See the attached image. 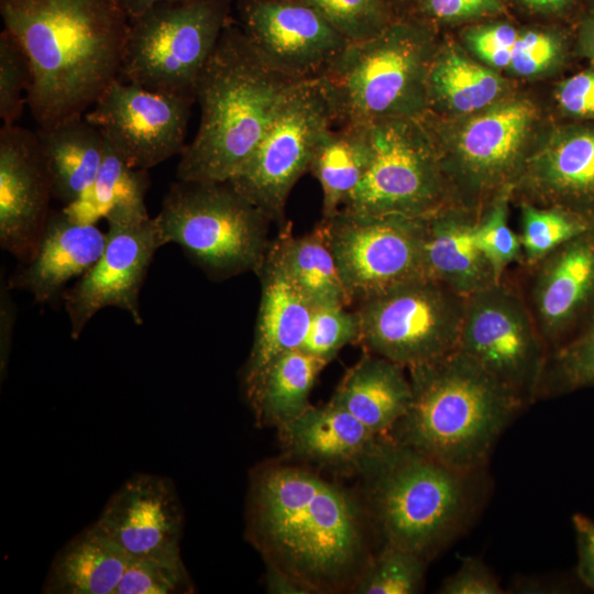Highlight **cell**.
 I'll list each match as a JSON object with an SVG mask.
<instances>
[{"mask_svg": "<svg viewBox=\"0 0 594 594\" xmlns=\"http://www.w3.org/2000/svg\"><path fill=\"white\" fill-rule=\"evenodd\" d=\"M364 515L348 491L314 472L271 465L252 476L246 536L311 593L340 590L370 560Z\"/></svg>", "mask_w": 594, "mask_h": 594, "instance_id": "obj_1", "label": "cell"}, {"mask_svg": "<svg viewBox=\"0 0 594 594\" xmlns=\"http://www.w3.org/2000/svg\"><path fill=\"white\" fill-rule=\"evenodd\" d=\"M0 14L29 61L38 128L85 114L119 77L129 20L111 0H0Z\"/></svg>", "mask_w": 594, "mask_h": 594, "instance_id": "obj_2", "label": "cell"}, {"mask_svg": "<svg viewBox=\"0 0 594 594\" xmlns=\"http://www.w3.org/2000/svg\"><path fill=\"white\" fill-rule=\"evenodd\" d=\"M294 82L270 67L230 20L194 86L200 121L179 154L177 179L229 182L255 151Z\"/></svg>", "mask_w": 594, "mask_h": 594, "instance_id": "obj_3", "label": "cell"}, {"mask_svg": "<svg viewBox=\"0 0 594 594\" xmlns=\"http://www.w3.org/2000/svg\"><path fill=\"white\" fill-rule=\"evenodd\" d=\"M406 370L411 402L388 436L448 466L477 473L525 403L458 349Z\"/></svg>", "mask_w": 594, "mask_h": 594, "instance_id": "obj_4", "label": "cell"}, {"mask_svg": "<svg viewBox=\"0 0 594 594\" xmlns=\"http://www.w3.org/2000/svg\"><path fill=\"white\" fill-rule=\"evenodd\" d=\"M367 510L383 546L430 560L474 510V475L383 436L361 461Z\"/></svg>", "mask_w": 594, "mask_h": 594, "instance_id": "obj_5", "label": "cell"}, {"mask_svg": "<svg viewBox=\"0 0 594 594\" xmlns=\"http://www.w3.org/2000/svg\"><path fill=\"white\" fill-rule=\"evenodd\" d=\"M433 54L431 32L419 20L396 18L378 34L350 42L319 77L334 122L419 118Z\"/></svg>", "mask_w": 594, "mask_h": 594, "instance_id": "obj_6", "label": "cell"}, {"mask_svg": "<svg viewBox=\"0 0 594 594\" xmlns=\"http://www.w3.org/2000/svg\"><path fill=\"white\" fill-rule=\"evenodd\" d=\"M162 244L175 243L209 276L256 272L271 218L227 183L177 180L154 217Z\"/></svg>", "mask_w": 594, "mask_h": 594, "instance_id": "obj_7", "label": "cell"}, {"mask_svg": "<svg viewBox=\"0 0 594 594\" xmlns=\"http://www.w3.org/2000/svg\"><path fill=\"white\" fill-rule=\"evenodd\" d=\"M230 1L163 2L129 20L119 78L153 91L194 95L230 21Z\"/></svg>", "mask_w": 594, "mask_h": 594, "instance_id": "obj_8", "label": "cell"}, {"mask_svg": "<svg viewBox=\"0 0 594 594\" xmlns=\"http://www.w3.org/2000/svg\"><path fill=\"white\" fill-rule=\"evenodd\" d=\"M369 125L372 158L341 210L360 216L427 218L454 204L438 147L419 118Z\"/></svg>", "mask_w": 594, "mask_h": 594, "instance_id": "obj_9", "label": "cell"}, {"mask_svg": "<svg viewBox=\"0 0 594 594\" xmlns=\"http://www.w3.org/2000/svg\"><path fill=\"white\" fill-rule=\"evenodd\" d=\"M465 297L429 277L359 302V341L405 369L439 359L459 344Z\"/></svg>", "mask_w": 594, "mask_h": 594, "instance_id": "obj_10", "label": "cell"}, {"mask_svg": "<svg viewBox=\"0 0 594 594\" xmlns=\"http://www.w3.org/2000/svg\"><path fill=\"white\" fill-rule=\"evenodd\" d=\"M334 117L319 80L294 82L284 94L255 151L228 182L271 220L284 219L288 196Z\"/></svg>", "mask_w": 594, "mask_h": 594, "instance_id": "obj_11", "label": "cell"}, {"mask_svg": "<svg viewBox=\"0 0 594 594\" xmlns=\"http://www.w3.org/2000/svg\"><path fill=\"white\" fill-rule=\"evenodd\" d=\"M459 351L525 405L539 396L549 349L521 288L506 282L465 297Z\"/></svg>", "mask_w": 594, "mask_h": 594, "instance_id": "obj_12", "label": "cell"}, {"mask_svg": "<svg viewBox=\"0 0 594 594\" xmlns=\"http://www.w3.org/2000/svg\"><path fill=\"white\" fill-rule=\"evenodd\" d=\"M320 222L352 302L427 277L426 218L360 216L340 210Z\"/></svg>", "mask_w": 594, "mask_h": 594, "instance_id": "obj_13", "label": "cell"}, {"mask_svg": "<svg viewBox=\"0 0 594 594\" xmlns=\"http://www.w3.org/2000/svg\"><path fill=\"white\" fill-rule=\"evenodd\" d=\"M194 101L118 77L85 117L129 166L147 170L183 152Z\"/></svg>", "mask_w": 594, "mask_h": 594, "instance_id": "obj_14", "label": "cell"}, {"mask_svg": "<svg viewBox=\"0 0 594 594\" xmlns=\"http://www.w3.org/2000/svg\"><path fill=\"white\" fill-rule=\"evenodd\" d=\"M238 14L256 53L293 81L319 78L350 43L299 0H239Z\"/></svg>", "mask_w": 594, "mask_h": 594, "instance_id": "obj_15", "label": "cell"}, {"mask_svg": "<svg viewBox=\"0 0 594 594\" xmlns=\"http://www.w3.org/2000/svg\"><path fill=\"white\" fill-rule=\"evenodd\" d=\"M108 227L102 254L63 295L74 340L107 307L122 309L136 324L143 323L140 292L155 252L163 246L155 220H110Z\"/></svg>", "mask_w": 594, "mask_h": 594, "instance_id": "obj_16", "label": "cell"}, {"mask_svg": "<svg viewBox=\"0 0 594 594\" xmlns=\"http://www.w3.org/2000/svg\"><path fill=\"white\" fill-rule=\"evenodd\" d=\"M524 297L549 353L594 316V223L531 266Z\"/></svg>", "mask_w": 594, "mask_h": 594, "instance_id": "obj_17", "label": "cell"}, {"mask_svg": "<svg viewBox=\"0 0 594 594\" xmlns=\"http://www.w3.org/2000/svg\"><path fill=\"white\" fill-rule=\"evenodd\" d=\"M53 198L36 132L9 124L0 130V245L21 263L37 248Z\"/></svg>", "mask_w": 594, "mask_h": 594, "instance_id": "obj_18", "label": "cell"}, {"mask_svg": "<svg viewBox=\"0 0 594 594\" xmlns=\"http://www.w3.org/2000/svg\"><path fill=\"white\" fill-rule=\"evenodd\" d=\"M184 515L173 482L155 474L130 477L94 526L131 558H180Z\"/></svg>", "mask_w": 594, "mask_h": 594, "instance_id": "obj_19", "label": "cell"}, {"mask_svg": "<svg viewBox=\"0 0 594 594\" xmlns=\"http://www.w3.org/2000/svg\"><path fill=\"white\" fill-rule=\"evenodd\" d=\"M514 191H520L524 201L594 219V121L561 129L529 157Z\"/></svg>", "mask_w": 594, "mask_h": 594, "instance_id": "obj_20", "label": "cell"}, {"mask_svg": "<svg viewBox=\"0 0 594 594\" xmlns=\"http://www.w3.org/2000/svg\"><path fill=\"white\" fill-rule=\"evenodd\" d=\"M261 300L253 344L243 369L244 393L279 355L300 349L310 323L312 305L286 270L276 239L256 271Z\"/></svg>", "mask_w": 594, "mask_h": 594, "instance_id": "obj_21", "label": "cell"}, {"mask_svg": "<svg viewBox=\"0 0 594 594\" xmlns=\"http://www.w3.org/2000/svg\"><path fill=\"white\" fill-rule=\"evenodd\" d=\"M107 233L96 223L79 222L65 210L51 212L33 256L8 279L11 289L30 293L38 302L53 301L65 286L82 276L100 257Z\"/></svg>", "mask_w": 594, "mask_h": 594, "instance_id": "obj_22", "label": "cell"}, {"mask_svg": "<svg viewBox=\"0 0 594 594\" xmlns=\"http://www.w3.org/2000/svg\"><path fill=\"white\" fill-rule=\"evenodd\" d=\"M479 216L450 204L426 218V275L463 297L499 282L475 241Z\"/></svg>", "mask_w": 594, "mask_h": 594, "instance_id": "obj_23", "label": "cell"}, {"mask_svg": "<svg viewBox=\"0 0 594 594\" xmlns=\"http://www.w3.org/2000/svg\"><path fill=\"white\" fill-rule=\"evenodd\" d=\"M278 431L290 454L322 465L354 470L383 437L330 400L319 407L311 405L279 426Z\"/></svg>", "mask_w": 594, "mask_h": 594, "instance_id": "obj_24", "label": "cell"}, {"mask_svg": "<svg viewBox=\"0 0 594 594\" xmlns=\"http://www.w3.org/2000/svg\"><path fill=\"white\" fill-rule=\"evenodd\" d=\"M405 370L383 356L365 353L348 369L330 402L374 433L388 436L411 402V385Z\"/></svg>", "mask_w": 594, "mask_h": 594, "instance_id": "obj_25", "label": "cell"}, {"mask_svg": "<svg viewBox=\"0 0 594 594\" xmlns=\"http://www.w3.org/2000/svg\"><path fill=\"white\" fill-rule=\"evenodd\" d=\"M51 177L53 198L66 206L92 186L105 154V139L85 114L36 131Z\"/></svg>", "mask_w": 594, "mask_h": 594, "instance_id": "obj_26", "label": "cell"}, {"mask_svg": "<svg viewBox=\"0 0 594 594\" xmlns=\"http://www.w3.org/2000/svg\"><path fill=\"white\" fill-rule=\"evenodd\" d=\"M130 560V556L91 525L57 552L42 592L114 594Z\"/></svg>", "mask_w": 594, "mask_h": 594, "instance_id": "obj_27", "label": "cell"}, {"mask_svg": "<svg viewBox=\"0 0 594 594\" xmlns=\"http://www.w3.org/2000/svg\"><path fill=\"white\" fill-rule=\"evenodd\" d=\"M329 362L300 349L277 356L245 393L256 421L277 428L310 407L309 395Z\"/></svg>", "mask_w": 594, "mask_h": 594, "instance_id": "obj_28", "label": "cell"}, {"mask_svg": "<svg viewBox=\"0 0 594 594\" xmlns=\"http://www.w3.org/2000/svg\"><path fill=\"white\" fill-rule=\"evenodd\" d=\"M371 158L369 124H343L323 135L309 167L321 186L322 220L341 210L365 175Z\"/></svg>", "mask_w": 594, "mask_h": 594, "instance_id": "obj_29", "label": "cell"}, {"mask_svg": "<svg viewBox=\"0 0 594 594\" xmlns=\"http://www.w3.org/2000/svg\"><path fill=\"white\" fill-rule=\"evenodd\" d=\"M150 179L146 169L131 167L105 141L103 160L95 183L76 202L64 209L79 222L96 223L99 218L139 220L148 218L145 195Z\"/></svg>", "mask_w": 594, "mask_h": 594, "instance_id": "obj_30", "label": "cell"}, {"mask_svg": "<svg viewBox=\"0 0 594 594\" xmlns=\"http://www.w3.org/2000/svg\"><path fill=\"white\" fill-rule=\"evenodd\" d=\"M276 241L287 272L312 307L352 304L321 222L300 237L287 227Z\"/></svg>", "mask_w": 594, "mask_h": 594, "instance_id": "obj_31", "label": "cell"}, {"mask_svg": "<svg viewBox=\"0 0 594 594\" xmlns=\"http://www.w3.org/2000/svg\"><path fill=\"white\" fill-rule=\"evenodd\" d=\"M503 91L502 79L491 69L453 48L432 56L427 77V103L439 101L452 110L470 113L493 103Z\"/></svg>", "mask_w": 594, "mask_h": 594, "instance_id": "obj_32", "label": "cell"}, {"mask_svg": "<svg viewBox=\"0 0 594 594\" xmlns=\"http://www.w3.org/2000/svg\"><path fill=\"white\" fill-rule=\"evenodd\" d=\"M594 219L556 206L520 202V232L518 233L522 266H531L566 241L584 232Z\"/></svg>", "mask_w": 594, "mask_h": 594, "instance_id": "obj_33", "label": "cell"}, {"mask_svg": "<svg viewBox=\"0 0 594 594\" xmlns=\"http://www.w3.org/2000/svg\"><path fill=\"white\" fill-rule=\"evenodd\" d=\"M594 388V316L572 339L549 353L539 396Z\"/></svg>", "mask_w": 594, "mask_h": 594, "instance_id": "obj_34", "label": "cell"}, {"mask_svg": "<svg viewBox=\"0 0 594 594\" xmlns=\"http://www.w3.org/2000/svg\"><path fill=\"white\" fill-rule=\"evenodd\" d=\"M427 560L409 550L384 544L354 582L359 594H414L422 588Z\"/></svg>", "mask_w": 594, "mask_h": 594, "instance_id": "obj_35", "label": "cell"}, {"mask_svg": "<svg viewBox=\"0 0 594 594\" xmlns=\"http://www.w3.org/2000/svg\"><path fill=\"white\" fill-rule=\"evenodd\" d=\"M513 190L496 196L479 216L474 237L477 246L490 262L498 280L513 263L522 265V252L517 233L508 223V208Z\"/></svg>", "mask_w": 594, "mask_h": 594, "instance_id": "obj_36", "label": "cell"}, {"mask_svg": "<svg viewBox=\"0 0 594 594\" xmlns=\"http://www.w3.org/2000/svg\"><path fill=\"white\" fill-rule=\"evenodd\" d=\"M324 16L349 42L382 32L394 14L386 0H299Z\"/></svg>", "mask_w": 594, "mask_h": 594, "instance_id": "obj_37", "label": "cell"}, {"mask_svg": "<svg viewBox=\"0 0 594 594\" xmlns=\"http://www.w3.org/2000/svg\"><path fill=\"white\" fill-rule=\"evenodd\" d=\"M191 590L182 557L131 558L114 594H170Z\"/></svg>", "mask_w": 594, "mask_h": 594, "instance_id": "obj_38", "label": "cell"}, {"mask_svg": "<svg viewBox=\"0 0 594 594\" xmlns=\"http://www.w3.org/2000/svg\"><path fill=\"white\" fill-rule=\"evenodd\" d=\"M359 337L355 311L350 312L342 306H316L300 350L330 362L343 346L359 341Z\"/></svg>", "mask_w": 594, "mask_h": 594, "instance_id": "obj_39", "label": "cell"}, {"mask_svg": "<svg viewBox=\"0 0 594 594\" xmlns=\"http://www.w3.org/2000/svg\"><path fill=\"white\" fill-rule=\"evenodd\" d=\"M32 81L29 61L15 41L3 29L0 34V118L4 125L15 121L28 105Z\"/></svg>", "mask_w": 594, "mask_h": 594, "instance_id": "obj_40", "label": "cell"}, {"mask_svg": "<svg viewBox=\"0 0 594 594\" xmlns=\"http://www.w3.org/2000/svg\"><path fill=\"white\" fill-rule=\"evenodd\" d=\"M563 52V42L551 32L525 30L513 47L508 68L520 76H531L552 66Z\"/></svg>", "mask_w": 594, "mask_h": 594, "instance_id": "obj_41", "label": "cell"}, {"mask_svg": "<svg viewBox=\"0 0 594 594\" xmlns=\"http://www.w3.org/2000/svg\"><path fill=\"white\" fill-rule=\"evenodd\" d=\"M520 30L507 23L474 28L466 38L474 52L490 65L506 68L509 66L513 47Z\"/></svg>", "mask_w": 594, "mask_h": 594, "instance_id": "obj_42", "label": "cell"}, {"mask_svg": "<svg viewBox=\"0 0 594 594\" xmlns=\"http://www.w3.org/2000/svg\"><path fill=\"white\" fill-rule=\"evenodd\" d=\"M441 594H503L492 571L477 558L466 557L459 569L441 585Z\"/></svg>", "mask_w": 594, "mask_h": 594, "instance_id": "obj_43", "label": "cell"}, {"mask_svg": "<svg viewBox=\"0 0 594 594\" xmlns=\"http://www.w3.org/2000/svg\"><path fill=\"white\" fill-rule=\"evenodd\" d=\"M561 110L581 122L594 121V69L564 79L557 89Z\"/></svg>", "mask_w": 594, "mask_h": 594, "instance_id": "obj_44", "label": "cell"}, {"mask_svg": "<svg viewBox=\"0 0 594 594\" xmlns=\"http://www.w3.org/2000/svg\"><path fill=\"white\" fill-rule=\"evenodd\" d=\"M418 11L427 19L452 22L501 11V0H417Z\"/></svg>", "mask_w": 594, "mask_h": 594, "instance_id": "obj_45", "label": "cell"}, {"mask_svg": "<svg viewBox=\"0 0 594 594\" xmlns=\"http://www.w3.org/2000/svg\"><path fill=\"white\" fill-rule=\"evenodd\" d=\"M572 527L576 543V578L584 587L594 592V518L574 514Z\"/></svg>", "mask_w": 594, "mask_h": 594, "instance_id": "obj_46", "label": "cell"}, {"mask_svg": "<svg viewBox=\"0 0 594 594\" xmlns=\"http://www.w3.org/2000/svg\"><path fill=\"white\" fill-rule=\"evenodd\" d=\"M8 280H1L0 294V371L1 380L6 377L13 328L15 320V307L10 296Z\"/></svg>", "mask_w": 594, "mask_h": 594, "instance_id": "obj_47", "label": "cell"}, {"mask_svg": "<svg viewBox=\"0 0 594 594\" xmlns=\"http://www.w3.org/2000/svg\"><path fill=\"white\" fill-rule=\"evenodd\" d=\"M267 590L276 594H308L311 591L278 568L267 564Z\"/></svg>", "mask_w": 594, "mask_h": 594, "instance_id": "obj_48", "label": "cell"}, {"mask_svg": "<svg viewBox=\"0 0 594 594\" xmlns=\"http://www.w3.org/2000/svg\"><path fill=\"white\" fill-rule=\"evenodd\" d=\"M579 48L594 64V13L584 18L579 28Z\"/></svg>", "mask_w": 594, "mask_h": 594, "instance_id": "obj_49", "label": "cell"}, {"mask_svg": "<svg viewBox=\"0 0 594 594\" xmlns=\"http://www.w3.org/2000/svg\"><path fill=\"white\" fill-rule=\"evenodd\" d=\"M114 6L131 20L136 18L153 8L156 4L170 1H188V0H111Z\"/></svg>", "mask_w": 594, "mask_h": 594, "instance_id": "obj_50", "label": "cell"}, {"mask_svg": "<svg viewBox=\"0 0 594 594\" xmlns=\"http://www.w3.org/2000/svg\"><path fill=\"white\" fill-rule=\"evenodd\" d=\"M529 9L541 12H560L569 8L573 0H519Z\"/></svg>", "mask_w": 594, "mask_h": 594, "instance_id": "obj_51", "label": "cell"}, {"mask_svg": "<svg viewBox=\"0 0 594 594\" xmlns=\"http://www.w3.org/2000/svg\"><path fill=\"white\" fill-rule=\"evenodd\" d=\"M386 2L388 3V6H389V8H391V10L393 12L394 7H403V6L407 4V3H414V2L416 3L417 0H386Z\"/></svg>", "mask_w": 594, "mask_h": 594, "instance_id": "obj_52", "label": "cell"}, {"mask_svg": "<svg viewBox=\"0 0 594 594\" xmlns=\"http://www.w3.org/2000/svg\"><path fill=\"white\" fill-rule=\"evenodd\" d=\"M591 3H592V6H593V9H594V0H591ZM592 13H594V12H592Z\"/></svg>", "mask_w": 594, "mask_h": 594, "instance_id": "obj_53", "label": "cell"}]
</instances>
